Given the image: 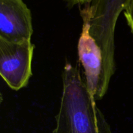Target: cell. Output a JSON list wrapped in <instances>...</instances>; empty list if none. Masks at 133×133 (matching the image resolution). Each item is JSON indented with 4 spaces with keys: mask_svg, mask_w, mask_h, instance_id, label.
<instances>
[{
    "mask_svg": "<svg viewBox=\"0 0 133 133\" xmlns=\"http://www.w3.org/2000/svg\"><path fill=\"white\" fill-rule=\"evenodd\" d=\"M129 0H91L81 10L90 16V33L102 52L104 81L109 85L115 72L114 30Z\"/></svg>",
    "mask_w": 133,
    "mask_h": 133,
    "instance_id": "2",
    "label": "cell"
},
{
    "mask_svg": "<svg viewBox=\"0 0 133 133\" xmlns=\"http://www.w3.org/2000/svg\"><path fill=\"white\" fill-rule=\"evenodd\" d=\"M62 97L53 133H112L77 66L66 62Z\"/></svg>",
    "mask_w": 133,
    "mask_h": 133,
    "instance_id": "1",
    "label": "cell"
},
{
    "mask_svg": "<svg viewBox=\"0 0 133 133\" xmlns=\"http://www.w3.org/2000/svg\"><path fill=\"white\" fill-rule=\"evenodd\" d=\"M70 6H74L76 5H87L90 2L91 0H66Z\"/></svg>",
    "mask_w": 133,
    "mask_h": 133,
    "instance_id": "7",
    "label": "cell"
},
{
    "mask_svg": "<svg viewBox=\"0 0 133 133\" xmlns=\"http://www.w3.org/2000/svg\"><path fill=\"white\" fill-rule=\"evenodd\" d=\"M32 32L31 12L23 0H0V38L27 41Z\"/></svg>",
    "mask_w": 133,
    "mask_h": 133,
    "instance_id": "5",
    "label": "cell"
},
{
    "mask_svg": "<svg viewBox=\"0 0 133 133\" xmlns=\"http://www.w3.org/2000/svg\"><path fill=\"white\" fill-rule=\"evenodd\" d=\"M34 49L31 40L15 42L0 38V74L11 89L19 90L28 84Z\"/></svg>",
    "mask_w": 133,
    "mask_h": 133,
    "instance_id": "3",
    "label": "cell"
},
{
    "mask_svg": "<svg viewBox=\"0 0 133 133\" xmlns=\"http://www.w3.org/2000/svg\"><path fill=\"white\" fill-rule=\"evenodd\" d=\"M124 10V16L133 34V0H129Z\"/></svg>",
    "mask_w": 133,
    "mask_h": 133,
    "instance_id": "6",
    "label": "cell"
},
{
    "mask_svg": "<svg viewBox=\"0 0 133 133\" xmlns=\"http://www.w3.org/2000/svg\"><path fill=\"white\" fill-rule=\"evenodd\" d=\"M80 11L83 25L77 47L79 61L84 68L88 90L95 99H101L108 90L104 82L102 52L90 33L89 15L83 10Z\"/></svg>",
    "mask_w": 133,
    "mask_h": 133,
    "instance_id": "4",
    "label": "cell"
}]
</instances>
